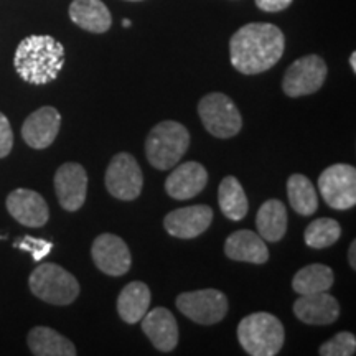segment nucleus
Listing matches in <instances>:
<instances>
[{
  "instance_id": "1",
  "label": "nucleus",
  "mask_w": 356,
  "mask_h": 356,
  "mask_svg": "<svg viewBox=\"0 0 356 356\" xmlns=\"http://www.w3.org/2000/svg\"><path fill=\"white\" fill-rule=\"evenodd\" d=\"M286 50L282 30L273 24H248L229 40L231 65L243 74H259L279 63Z\"/></svg>"
},
{
  "instance_id": "2",
  "label": "nucleus",
  "mask_w": 356,
  "mask_h": 356,
  "mask_svg": "<svg viewBox=\"0 0 356 356\" xmlns=\"http://www.w3.org/2000/svg\"><path fill=\"white\" fill-rule=\"evenodd\" d=\"M13 65L24 81L42 86L55 81L63 70L65 48L50 35H30L17 47Z\"/></svg>"
},
{
  "instance_id": "3",
  "label": "nucleus",
  "mask_w": 356,
  "mask_h": 356,
  "mask_svg": "<svg viewBox=\"0 0 356 356\" xmlns=\"http://www.w3.org/2000/svg\"><path fill=\"white\" fill-rule=\"evenodd\" d=\"M238 340L251 356H274L284 346L286 332L280 320L267 312L244 317L238 325Z\"/></svg>"
},
{
  "instance_id": "4",
  "label": "nucleus",
  "mask_w": 356,
  "mask_h": 356,
  "mask_svg": "<svg viewBox=\"0 0 356 356\" xmlns=\"http://www.w3.org/2000/svg\"><path fill=\"white\" fill-rule=\"evenodd\" d=\"M190 145V132L184 124L163 121L149 132L145 140L147 160L157 170H170L180 162Z\"/></svg>"
},
{
  "instance_id": "5",
  "label": "nucleus",
  "mask_w": 356,
  "mask_h": 356,
  "mask_svg": "<svg viewBox=\"0 0 356 356\" xmlns=\"http://www.w3.org/2000/svg\"><path fill=\"white\" fill-rule=\"evenodd\" d=\"M30 291L51 305H70L78 299L79 284L73 274L53 262H43L30 274Z\"/></svg>"
},
{
  "instance_id": "6",
  "label": "nucleus",
  "mask_w": 356,
  "mask_h": 356,
  "mask_svg": "<svg viewBox=\"0 0 356 356\" xmlns=\"http://www.w3.org/2000/svg\"><path fill=\"white\" fill-rule=\"evenodd\" d=\"M198 114L204 129L218 139H231L243 127L241 113L222 92H210L204 96L198 104Z\"/></svg>"
},
{
  "instance_id": "7",
  "label": "nucleus",
  "mask_w": 356,
  "mask_h": 356,
  "mask_svg": "<svg viewBox=\"0 0 356 356\" xmlns=\"http://www.w3.org/2000/svg\"><path fill=\"white\" fill-rule=\"evenodd\" d=\"M178 310L200 325H215L221 322L228 314V297L216 289L184 292L177 297Z\"/></svg>"
},
{
  "instance_id": "8",
  "label": "nucleus",
  "mask_w": 356,
  "mask_h": 356,
  "mask_svg": "<svg viewBox=\"0 0 356 356\" xmlns=\"http://www.w3.org/2000/svg\"><path fill=\"white\" fill-rule=\"evenodd\" d=\"M318 190L333 210H350L356 204V168L335 163L320 173Z\"/></svg>"
},
{
  "instance_id": "9",
  "label": "nucleus",
  "mask_w": 356,
  "mask_h": 356,
  "mask_svg": "<svg viewBox=\"0 0 356 356\" xmlns=\"http://www.w3.org/2000/svg\"><path fill=\"white\" fill-rule=\"evenodd\" d=\"M104 181L106 188L114 198L132 202L140 195L142 186H144V175L136 157L127 152H121L111 160Z\"/></svg>"
},
{
  "instance_id": "10",
  "label": "nucleus",
  "mask_w": 356,
  "mask_h": 356,
  "mask_svg": "<svg viewBox=\"0 0 356 356\" xmlns=\"http://www.w3.org/2000/svg\"><path fill=\"white\" fill-rule=\"evenodd\" d=\"M327 65L318 55H307L289 66L282 79V91L289 97L309 96L317 92L327 79Z\"/></svg>"
},
{
  "instance_id": "11",
  "label": "nucleus",
  "mask_w": 356,
  "mask_h": 356,
  "mask_svg": "<svg viewBox=\"0 0 356 356\" xmlns=\"http://www.w3.org/2000/svg\"><path fill=\"white\" fill-rule=\"evenodd\" d=\"M91 256L97 269L113 277L127 274L132 264L127 244L119 236L111 233L97 236L92 243Z\"/></svg>"
},
{
  "instance_id": "12",
  "label": "nucleus",
  "mask_w": 356,
  "mask_h": 356,
  "mask_svg": "<svg viewBox=\"0 0 356 356\" xmlns=\"http://www.w3.org/2000/svg\"><path fill=\"white\" fill-rule=\"evenodd\" d=\"M55 191L58 202L66 211H78L86 202L88 175L83 165L66 162L55 173Z\"/></svg>"
},
{
  "instance_id": "13",
  "label": "nucleus",
  "mask_w": 356,
  "mask_h": 356,
  "mask_svg": "<svg viewBox=\"0 0 356 356\" xmlns=\"http://www.w3.org/2000/svg\"><path fill=\"white\" fill-rule=\"evenodd\" d=\"M213 210L207 204L178 208L168 213L163 220L167 233L178 239H193L210 228Z\"/></svg>"
},
{
  "instance_id": "14",
  "label": "nucleus",
  "mask_w": 356,
  "mask_h": 356,
  "mask_svg": "<svg viewBox=\"0 0 356 356\" xmlns=\"http://www.w3.org/2000/svg\"><path fill=\"white\" fill-rule=\"evenodd\" d=\"M7 210L20 225L29 228H42L48 222L50 210L43 197L37 191L17 188L7 197Z\"/></svg>"
},
{
  "instance_id": "15",
  "label": "nucleus",
  "mask_w": 356,
  "mask_h": 356,
  "mask_svg": "<svg viewBox=\"0 0 356 356\" xmlns=\"http://www.w3.org/2000/svg\"><path fill=\"white\" fill-rule=\"evenodd\" d=\"M61 126V115L51 106H43L29 115L22 126V137L32 149L42 150L55 142Z\"/></svg>"
},
{
  "instance_id": "16",
  "label": "nucleus",
  "mask_w": 356,
  "mask_h": 356,
  "mask_svg": "<svg viewBox=\"0 0 356 356\" xmlns=\"http://www.w3.org/2000/svg\"><path fill=\"white\" fill-rule=\"evenodd\" d=\"M207 184V168L198 162H185L168 175L165 191L173 200H191L202 193Z\"/></svg>"
},
{
  "instance_id": "17",
  "label": "nucleus",
  "mask_w": 356,
  "mask_h": 356,
  "mask_svg": "<svg viewBox=\"0 0 356 356\" xmlns=\"http://www.w3.org/2000/svg\"><path fill=\"white\" fill-rule=\"evenodd\" d=\"M142 332L155 348L165 353L175 350L178 345V323L172 312L163 307L147 312L142 318Z\"/></svg>"
},
{
  "instance_id": "18",
  "label": "nucleus",
  "mask_w": 356,
  "mask_h": 356,
  "mask_svg": "<svg viewBox=\"0 0 356 356\" xmlns=\"http://www.w3.org/2000/svg\"><path fill=\"white\" fill-rule=\"evenodd\" d=\"M293 314L307 325H330L340 317V304L328 292L312 293L296 300Z\"/></svg>"
},
{
  "instance_id": "19",
  "label": "nucleus",
  "mask_w": 356,
  "mask_h": 356,
  "mask_svg": "<svg viewBox=\"0 0 356 356\" xmlns=\"http://www.w3.org/2000/svg\"><path fill=\"white\" fill-rule=\"evenodd\" d=\"M225 254L233 261L264 264L269 259V249L264 239L254 231L239 229L226 239Z\"/></svg>"
},
{
  "instance_id": "20",
  "label": "nucleus",
  "mask_w": 356,
  "mask_h": 356,
  "mask_svg": "<svg viewBox=\"0 0 356 356\" xmlns=\"http://www.w3.org/2000/svg\"><path fill=\"white\" fill-rule=\"evenodd\" d=\"M70 19L79 29L91 33H106L113 24L109 8L102 0H73L70 6Z\"/></svg>"
},
{
  "instance_id": "21",
  "label": "nucleus",
  "mask_w": 356,
  "mask_h": 356,
  "mask_svg": "<svg viewBox=\"0 0 356 356\" xmlns=\"http://www.w3.org/2000/svg\"><path fill=\"white\" fill-rule=\"evenodd\" d=\"M150 300H152V296H150V289L147 287V284L140 280L129 282L118 297L119 317L129 325L139 323L149 312Z\"/></svg>"
},
{
  "instance_id": "22",
  "label": "nucleus",
  "mask_w": 356,
  "mask_h": 356,
  "mask_svg": "<svg viewBox=\"0 0 356 356\" xmlns=\"http://www.w3.org/2000/svg\"><path fill=\"white\" fill-rule=\"evenodd\" d=\"M256 226L264 241L277 243L286 236L287 210L280 200H267L256 215Z\"/></svg>"
},
{
  "instance_id": "23",
  "label": "nucleus",
  "mask_w": 356,
  "mask_h": 356,
  "mask_svg": "<svg viewBox=\"0 0 356 356\" xmlns=\"http://www.w3.org/2000/svg\"><path fill=\"white\" fill-rule=\"evenodd\" d=\"M29 348L37 356H74L76 348L68 338L48 327H35L30 330Z\"/></svg>"
},
{
  "instance_id": "24",
  "label": "nucleus",
  "mask_w": 356,
  "mask_h": 356,
  "mask_svg": "<svg viewBox=\"0 0 356 356\" xmlns=\"http://www.w3.org/2000/svg\"><path fill=\"white\" fill-rule=\"evenodd\" d=\"M218 202H220V208L228 220L239 221L246 218L249 211V202L244 191L243 185L239 180L233 175L222 178L218 188Z\"/></svg>"
},
{
  "instance_id": "25",
  "label": "nucleus",
  "mask_w": 356,
  "mask_h": 356,
  "mask_svg": "<svg viewBox=\"0 0 356 356\" xmlns=\"http://www.w3.org/2000/svg\"><path fill=\"white\" fill-rule=\"evenodd\" d=\"M335 282L332 267L323 264H310L293 275L292 289L299 296H312V293L327 292Z\"/></svg>"
},
{
  "instance_id": "26",
  "label": "nucleus",
  "mask_w": 356,
  "mask_h": 356,
  "mask_svg": "<svg viewBox=\"0 0 356 356\" xmlns=\"http://www.w3.org/2000/svg\"><path fill=\"white\" fill-rule=\"evenodd\" d=\"M287 197L293 211L302 216H310L318 208V195L312 181L302 173H293L287 181Z\"/></svg>"
},
{
  "instance_id": "27",
  "label": "nucleus",
  "mask_w": 356,
  "mask_h": 356,
  "mask_svg": "<svg viewBox=\"0 0 356 356\" xmlns=\"http://www.w3.org/2000/svg\"><path fill=\"white\" fill-rule=\"evenodd\" d=\"M341 236V226L340 222L333 218H318V220L312 221L307 226L304 239L309 248L314 249H323L330 248L335 244Z\"/></svg>"
},
{
  "instance_id": "28",
  "label": "nucleus",
  "mask_w": 356,
  "mask_h": 356,
  "mask_svg": "<svg viewBox=\"0 0 356 356\" xmlns=\"http://www.w3.org/2000/svg\"><path fill=\"white\" fill-rule=\"evenodd\" d=\"M356 350V338L353 333L341 332L320 346L318 353L322 356H351Z\"/></svg>"
},
{
  "instance_id": "29",
  "label": "nucleus",
  "mask_w": 356,
  "mask_h": 356,
  "mask_svg": "<svg viewBox=\"0 0 356 356\" xmlns=\"http://www.w3.org/2000/svg\"><path fill=\"white\" fill-rule=\"evenodd\" d=\"M13 248L30 252L33 257V261L38 262L42 261L43 257L50 254V251L53 249V243L44 241V239H40V238H32V236H24V238L17 239V241L13 243Z\"/></svg>"
},
{
  "instance_id": "30",
  "label": "nucleus",
  "mask_w": 356,
  "mask_h": 356,
  "mask_svg": "<svg viewBox=\"0 0 356 356\" xmlns=\"http://www.w3.org/2000/svg\"><path fill=\"white\" fill-rule=\"evenodd\" d=\"M13 147V132L8 119L0 113V159L7 157L12 152Z\"/></svg>"
},
{
  "instance_id": "31",
  "label": "nucleus",
  "mask_w": 356,
  "mask_h": 356,
  "mask_svg": "<svg viewBox=\"0 0 356 356\" xmlns=\"http://www.w3.org/2000/svg\"><path fill=\"white\" fill-rule=\"evenodd\" d=\"M293 0H256V6L264 12H282L291 7Z\"/></svg>"
},
{
  "instance_id": "32",
  "label": "nucleus",
  "mask_w": 356,
  "mask_h": 356,
  "mask_svg": "<svg viewBox=\"0 0 356 356\" xmlns=\"http://www.w3.org/2000/svg\"><path fill=\"white\" fill-rule=\"evenodd\" d=\"M355 251H356V243L353 241L351 243V246H350V252H348V261H350V266L353 267H356V254H355Z\"/></svg>"
},
{
  "instance_id": "33",
  "label": "nucleus",
  "mask_w": 356,
  "mask_h": 356,
  "mask_svg": "<svg viewBox=\"0 0 356 356\" xmlns=\"http://www.w3.org/2000/svg\"><path fill=\"white\" fill-rule=\"evenodd\" d=\"M350 65H351V70H353V73H356V53L353 51L350 56Z\"/></svg>"
},
{
  "instance_id": "34",
  "label": "nucleus",
  "mask_w": 356,
  "mask_h": 356,
  "mask_svg": "<svg viewBox=\"0 0 356 356\" xmlns=\"http://www.w3.org/2000/svg\"><path fill=\"white\" fill-rule=\"evenodd\" d=\"M131 20H122V26H131Z\"/></svg>"
},
{
  "instance_id": "35",
  "label": "nucleus",
  "mask_w": 356,
  "mask_h": 356,
  "mask_svg": "<svg viewBox=\"0 0 356 356\" xmlns=\"http://www.w3.org/2000/svg\"><path fill=\"white\" fill-rule=\"evenodd\" d=\"M129 2H140V0H129Z\"/></svg>"
}]
</instances>
